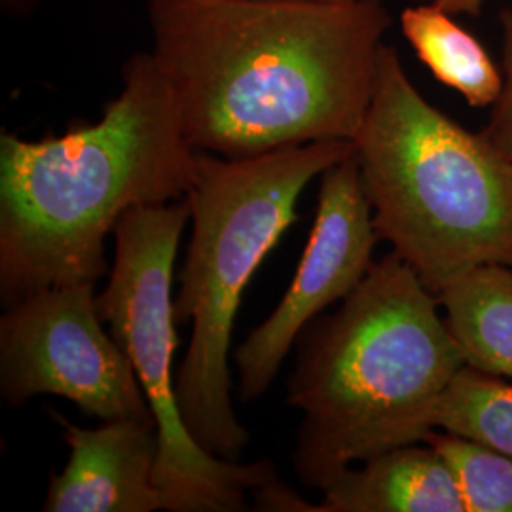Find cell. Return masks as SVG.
<instances>
[{
    "label": "cell",
    "instance_id": "cell-1",
    "mask_svg": "<svg viewBox=\"0 0 512 512\" xmlns=\"http://www.w3.org/2000/svg\"><path fill=\"white\" fill-rule=\"evenodd\" d=\"M152 55L198 152L353 141L393 19L382 0H150Z\"/></svg>",
    "mask_w": 512,
    "mask_h": 512
},
{
    "label": "cell",
    "instance_id": "cell-2",
    "mask_svg": "<svg viewBox=\"0 0 512 512\" xmlns=\"http://www.w3.org/2000/svg\"><path fill=\"white\" fill-rule=\"evenodd\" d=\"M122 92L101 120L63 135L0 137V296L97 283L105 238L143 205L184 200L198 150L152 52L124 65Z\"/></svg>",
    "mask_w": 512,
    "mask_h": 512
},
{
    "label": "cell",
    "instance_id": "cell-3",
    "mask_svg": "<svg viewBox=\"0 0 512 512\" xmlns=\"http://www.w3.org/2000/svg\"><path fill=\"white\" fill-rule=\"evenodd\" d=\"M287 401L302 412L293 465L325 490L355 463L423 442L465 363L439 296L397 253L374 262L332 315L296 340Z\"/></svg>",
    "mask_w": 512,
    "mask_h": 512
},
{
    "label": "cell",
    "instance_id": "cell-4",
    "mask_svg": "<svg viewBox=\"0 0 512 512\" xmlns=\"http://www.w3.org/2000/svg\"><path fill=\"white\" fill-rule=\"evenodd\" d=\"M380 239L439 296L480 266L512 268V164L412 84L384 44L353 139Z\"/></svg>",
    "mask_w": 512,
    "mask_h": 512
},
{
    "label": "cell",
    "instance_id": "cell-5",
    "mask_svg": "<svg viewBox=\"0 0 512 512\" xmlns=\"http://www.w3.org/2000/svg\"><path fill=\"white\" fill-rule=\"evenodd\" d=\"M353 141H317L251 158L198 152L186 194L192 238L181 287L173 298L177 325H192L175 387L184 423L196 442L222 459L247 446L232 406L230 344L241 294L256 268L298 219L306 186L348 158Z\"/></svg>",
    "mask_w": 512,
    "mask_h": 512
},
{
    "label": "cell",
    "instance_id": "cell-6",
    "mask_svg": "<svg viewBox=\"0 0 512 512\" xmlns=\"http://www.w3.org/2000/svg\"><path fill=\"white\" fill-rule=\"evenodd\" d=\"M186 200L126 211L114 226V266L97 310L135 368L154 414L160 456L156 484L164 511L238 512L245 495L274 480L270 461L239 465L213 456L190 435L175 387L177 321L173 266L184 226Z\"/></svg>",
    "mask_w": 512,
    "mask_h": 512
},
{
    "label": "cell",
    "instance_id": "cell-7",
    "mask_svg": "<svg viewBox=\"0 0 512 512\" xmlns=\"http://www.w3.org/2000/svg\"><path fill=\"white\" fill-rule=\"evenodd\" d=\"M103 323L93 283L44 287L10 304L0 319L4 401L55 395L97 420H154L135 368Z\"/></svg>",
    "mask_w": 512,
    "mask_h": 512
},
{
    "label": "cell",
    "instance_id": "cell-8",
    "mask_svg": "<svg viewBox=\"0 0 512 512\" xmlns=\"http://www.w3.org/2000/svg\"><path fill=\"white\" fill-rule=\"evenodd\" d=\"M378 241L353 147L348 158L321 175L315 224L291 287L234 353L243 403L270 389L302 330L361 285L374 264Z\"/></svg>",
    "mask_w": 512,
    "mask_h": 512
},
{
    "label": "cell",
    "instance_id": "cell-9",
    "mask_svg": "<svg viewBox=\"0 0 512 512\" xmlns=\"http://www.w3.org/2000/svg\"><path fill=\"white\" fill-rule=\"evenodd\" d=\"M63 425L69 459L52 478L48 512L164 511L156 484L160 437L154 420L103 421L95 429Z\"/></svg>",
    "mask_w": 512,
    "mask_h": 512
},
{
    "label": "cell",
    "instance_id": "cell-10",
    "mask_svg": "<svg viewBox=\"0 0 512 512\" xmlns=\"http://www.w3.org/2000/svg\"><path fill=\"white\" fill-rule=\"evenodd\" d=\"M321 492L315 512H467L450 467L427 442L349 467Z\"/></svg>",
    "mask_w": 512,
    "mask_h": 512
},
{
    "label": "cell",
    "instance_id": "cell-11",
    "mask_svg": "<svg viewBox=\"0 0 512 512\" xmlns=\"http://www.w3.org/2000/svg\"><path fill=\"white\" fill-rule=\"evenodd\" d=\"M439 300L465 363L512 380V268L480 266Z\"/></svg>",
    "mask_w": 512,
    "mask_h": 512
},
{
    "label": "cell",
    "instance_id": "cell-12",
    "mask_svg": "<svg viewBox=\"0 0 512 512\" xmlns=\"http://www.w3.org/2000/svg\"><path fill=\"white\" fill-rule=\"evenodd\" d=\"M401 33L421 63L471 107H492L503 90V69L456 16L435 4H410L401 12Z\"/></svg>",
    "mask_w": 512,
    "mask_h": 512
},
{
    "label": "cell",
    "instance_id": "cell-13",
    "mask_svg": "<svg viewBox=\"0 0 512 512\" xmlns=\"http://www.w3.org/2000/svg\"><path fill=\"white\" fill-rule=\"evenodd\" d=\"M431 425L512 458V380L463 366L435 404Z\"/></svg>",
    "mask_w": 512,
    "mask_h": 512
},
{
    "label": "cell",
    "instance_id": "cell-14",
    "mask_svg": "<svg viewBox=\"0 0 512 512\" xmlns=\"http://www.w3.org/2000/svg\"><path fill=\"white\" fill-rule=\"evenodd\" d=\"M423 442L450 467L467 512H512L511 456L440 429L429 431Z\"/></svg>",
    "mask_w": 512,
    "mask_h": 512
},
{
    "label": "cell",
    "instance_id": "cell-15",
    "mask_svg": "<svg viewBox=\"0 0 512 512\" xmlns=\"http://www.w3.org/2000/svg\"><path fill=\"white\" fill-rule=\"evenodd\" d=\"M503 31V90L499 99L492 105L490 122L484 135L494 143V147L512 164V10L501 12Z\"/></svg>",
    "mask_w": 512,
    "mask_h": 512
},
{
    "label": "cell",
    "instance_id": "cell-16",
    "mask_svg": "<svg viewBox=\"0 0 512 512\" xmlns=\"http://www.w3.org/2000/svg\"><path fill=\"white\" fill-rule=\"evenodd\" d=\"M412 4H420V2H429L435 4L442 10L454 14V16H469V18H476L482 14L484 2L486 0H410Z\"/></svg>",
    "mask_w": 512,
    "mask_h": 512
},
{
    "label": "cell",
    "instance_id": "cell-17",
    "mask_svg": "<svg viewBox=\"0 0 512 512\" xmlns=\"http://www.w3.org/2000/svg\"><path fill=\"white\" fill-rule=\"evenodd\" d=\"M6 2H18V0H6Z\"/></svg>",
    "mask_w": 512,
    "mask_h": 512
}]
</instances>
